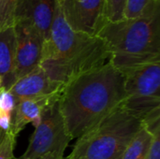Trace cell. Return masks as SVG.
Here are the masks:
<instances>
[{"label":"cell","instance_id":"6da1fadb","mask_svg":"<svg viewBox=\"0 0 160 159\" xmlns=\"http://www.w3.org/2000/svg\"><path fill=\"white\" fill-rule=\"evenodd\" d=\"M124 74L109 61L84 72L61 89L59 109L71 139L98 125L125 99Z\"/></svg>","mask_w":160,"mask_h":159},{"label":"cell","instance_id":"7a4b0ae2","mask_svg":"<svg viewBox=\"0 0 160 159\" xmlns=\"http://www.w3.org/2000/svg\"><path fill=\"white\" fill-rule=\"evenodd\" d=\"M110 58L105 41L71 29L57 4L49 37L43 42L39 64L46 75L64 86L75 77L103 66Z\"/></svg>","mask_w":160,"mask_h":159},{"label":"cell","instance_id":"3957f363","mask_svg":"<svg viewBox=\"0 0 160 159\" xmlns=\"http://www.w3.org/2000/svg\"><path fill=\"white\" fill-rule=\"evenodd\" d=\"M98 37L111 54L110 62L120 71L160 61V10L118 22L107 21Z\"/></svg>","mask_w":160,"mask_h":159},{"label":"cell","instance_id":"277c9868","mask_svg":"<svg viewBox=\"0 0 160 159\" xmlns=\"http://www.w3.org/2000/svg\"><path fill=\"white\" fill-rule=\"evenodd\" d=\"M142 127L141 119L120 106L78 138L67 159H122Z\"/></svg>","mask_w":160,"mask_h":159},{"label":"cell","instance_id":"5b68a950","mask_svg":"<svg viewBox=\"0 0 160 159\" xmlns=\"http://www.w3.org/2000/svg\"><path fill=\"white\" fill-rule=\"evenodd\" d=\"M125 99L122 107L141 119L146 127L160 123V61L124 71Z\"/></svg>","mask_w":160,"mask_h":159},{"label":"cell","instance_id":"8992f818","mask_svg":"<svg viewBox=\"0 0 160 159\" xmlns=\"http://www.w3.org/2000/svg\"><path fill=\"white\" fill-rule=\"evenodd\" d=\"M71 141L56 98L43 112L25 152L16 159H61Z\"/></svg>","mask_w":160,"mask_h":159},{"label":"cell","instance_id":"52a82bcc","mask_svg":"<svg viewBox=\"0 0 160 159\" xmlns=\"http://www.w3.org/2000/svg\"><path fill=\"white\" fill-rule=\"evenodd\" d=\"M60 7L71 29L89 36L98 37L108 21L106 0H65Z\"/></svg>","mask_w":160,"mask_h":159},{"label":"cell","instance_id":"ba28073f","mask_svg":"<svg viewBox=\"0 0 160 159\" xmlns=\"http://www.w3.org/2000/svg\"><path fill=\"white\" fill-rule=\"evenodd\" d=\"M13 25L16 37L15 77L17 81L39 66L44 39L36 27L27 21H16Z\"/></svg>","mask_w":160,"mask_h":159},{"label":"cell","instance_id":"9c48e42d","mask_svg":"<svg viewBox=\"0 0 160 159\" xmlns=\"http://www.w3.org/2000/svg\"><path fill=\"white\" fill-rule=\"evenodd\" d=\"M57 4L56 0H18L13 21L31 22L45 41L50 35Z\"/></svg>","mask_w":160,"mask_h":159},{"label":"cell","instance_id":"30bf717a","mask_svg":"<svg viewBox=\"0 0 160 159\" xmlns=\"http://www.w3.org/2000/svg\"><path fill=\"white\" fill-rule=\"evenodd\" d=\"M62 88V85L52 81L38 66L27 75L18 79L8 90L18 101L22 98L56 95Z\"/></svg>","mask_w":160,"mask_h":159},{"label":"cell","instance_id":"8fae6325","mask_svg":"<svg viewBox=\"0 0 160 159\" xmlns=\"http://www.w3.org/2000/svg\"><path fill=\"white\" fill-rule=\"evenodd\" d=\"M58 97L59 94H56L18 100L12 115V122L9 129L10 133L17 137L29 123H31L34 127H37L41 120L43 112L52 101L58 98Z\"/></svg>","mask_w":160,"mask_h":159},{"label":"cell","instance_id":"7c38bea8","mask_svg":"<svg viewBox=\"0 0 160 159\" xmlns=\"http://www.w3.org/2000/svg\"><path fill=\"white\" fill-rule=\"evenodd\" d=\"M16 37L14 25L0 29V88L8 89L15 82Z\"/></svg>","mask_w":160,"mask_h":159},{"label":"cell","instance_id":"4fadbf2b","mask_svg":"<svg viewBox=\"0 0 160 159\" xmlns=\"http://www.w3.org/2000/svg\"><path fill=\"white\" fill-rule=\"evenodd\" d=\"M153 134L144 127L136 134L127 146L122 159H147Z\"/></svg>","mask_w":160,"mask_h":159},{"label":"cell","instance_id":"5bb4252c","mask_svg":"<svg viewBox=\"0 0 160 159\" xmlns=\"http://www.w3.org/2000/svg\"><path fill=\"white\" fill-rule=\"evenodd\" d=\"M160 10V0H127L124 19H136Z\"/></svg>","mask_w":160,"mask_h":159},{"label":"cell","instance_id":"9a60e30c","mask_svg":"<svg viewBox=\"0 0 160 159\" xmlns=\"http://www.w3.org/2000/svg\"><path fill=\"white\" fill-rule=\"evenodd\" d=\"M127 0H106L105 14L109 22H118L124 19Z\"/></svg>","mask_w":160,"mask_h":159},{"label":"cell","instance_id":"2e32d148","mask_svg":"<svg viewBox=\"0 0 160 159\" xmlns=\"http://www.w3.org/2000/svg\"><path fill=\"white\" fill-rule=\"evenodd\" d=\"M17 2L18 0H0V29L13 25Z\"/></svg>","mask_w":160,"mask_h":159},{"label":"cell","instance_id":"e0dca14e","mask_svg":"<svg viewBox=\"0 0 160 159\" xmlns=\"http://www.w3.org/2000/svg\"><path fill=\"white\" fill-rule=\"evenodd\" d=\"M16 139L17 137L13 136L10 131L8 132L0 144V159H16L13 153L16 146Z\"/></svg>","mask_w":160,"mask_h":159},{"label":"cell","instance_id":"ac0fdd59","mask_svg":"<svg viewBox=\"0 0 160 159\" xmlns=\"http://www.w3.org/2000/svg\"><path fill=\"white\" fill-rule=\"evenodd\" d=\"M16 104L17 101L13 95L8 89L0 88V110L13 115Z\"/></svg>","mask_w":160,"mask_h":159},{"label":"cell","instance_id":"d6986e66","mask_svg":"<svg viewBox=\"0 0 160 159\" xmlns=\"http://www.w3.org/2000/svg\"><path fill=\"white\" fill-rule=\"evenodd\" d=\"M148 130L153 134V139L147 159H160V126Z\"/></svg>","mask_w":160,"mask_h":159},{"label":"cell","instance_id":"ffe728a7","mask_svg":"<svg viewBox=\"0 0 160 159\" xmlns=\"http://www.w3.org/2000/svg\"><path fill=\"white\" fill-rule=\"evenodd\" d=\"M11 122L12 115L0 110V128L6 132H8L11 127Z\"/></svg>","mask_w":160,"mask_h":159},{"label":"cell","instance_id":"44dd1931","mask_svg":"<svg viewBox=\"0 0 160 159\" xmlns=\"http://www.w3.org/2000/svg\"><path fill=\"white\" fill-rule=\"evenodd\" d=\"M7 134H8V132L2 130V129L0 128V144H1V142L4 141V139H5V137L7 136Z\"/></svg>","mask_w":160,"mask_h":159},{"label":"cell","instance_id":"7402d4cb","mask_svg":"<svg viewBox=\"0 0 160 159\" xmlns=\"http://www.w3.org/2000/svg\"><path fill=\"white\" fill-rule=\"evenodd\" d=\"M64 1H65V0H56V2L58 3V5H59V6H61V5L64 3Z\"/></svg>","mask_w":160,"mask_h":159},{"label":"cell","instance_id":"603a6c76","mask_svg":"<svg viewBox=\"0 0 160 159\" xmlns=\"http://www.w3.org/2000/svg\"><path fill=\"white\" fill-rule=\"evenodd\" d=\"M61 159H67V157H63V158H61Z\"/></svg>","mask_w":160,"mask_h":159},{"label":"cell","instance_id":"cb8c5ba5","mask_svg":"<svg viewBox=\"0 0 160 159\" xmlns=\"http://www.w3.org/2000/svg\"><path fill=\"white\" fill-rule=\"evenodd\" d=\"M0 85H1V80H0Z\"/></svg>","mask_w":160,"mask_h":159}]
</instances>
